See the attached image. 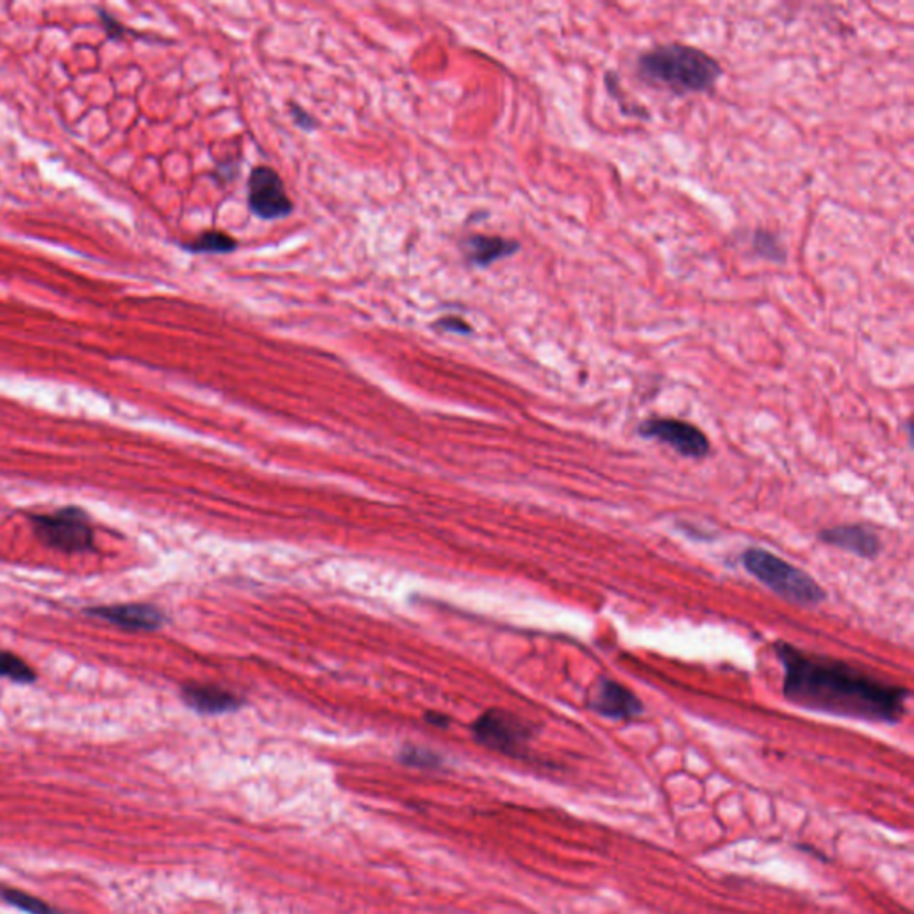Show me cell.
Here are the masks:
<instances>
[{
    "label": "cell",
    "instance_id": "cell-9",
    "mask_svg": "<svg viewBox=\"0 0 914 914\" xmlns=\"http://www.w3.org/2000/svg\"><path fill=\"white\" fill-rule=\"evenodd\" d=\"M89 616L103 619L126 631H158L164 625V614L154 605L120 604L103 605L88 610Z\"/></svg>",
    "mask_w": 914,
    "mask_h": 914
},
{
    "label": "cell",
    "instance_id": "cell-15",
    "mask_svg": "<svg viewBox=\"0 0 914 914\" xmlns=\"http://www.w3.org/2000/svg\"><path fill=\"white\" fill-rule=\"evenodd\" d=\"M0 677L20 682V685H31L36 680V671L17 654L0 650Z\"/></svg>",
    "mask_w": 914,
    "mask_h": 914
},
{
    "label": "cell",
    "instance_id": "cell-11",
    "mask_svg": "<svg viewBox=\"0 0 914 914\" xmlns=\"http://www.w3.org/2000/svg\"><path fill=\"white\" fill-rule=\"evenodd\" d=\"M464 258L475 267H490L498 259L509 258L520 250V245L502 236L472 235L461 241Z\"/></svg>",
    "mask_w": 914,
    "mask_h": 914
},
{
    "label": "cell",
    "instance_id": "cell-16",
    "mask_svg": "<svg viewBox=\"0 0 914 914\" xmlns=\"http://www.w3.org/2000/svg\"><path fill=\"white\" fill-rule=\"evenodd\" d=\"M402 761L404 763L413 764V766H423V768L437 766V764L440 763L438 755L431 754V752L422 751V749H408V751L402 754Z\"/></svg>",
    "mask_w": 914,
    "mask_h": 914
},
{
    "label": "cell",
    "instance_id": "cell-7",
    "mask_svg": "<svg viewBox=\"0 0 914 914\" xmlns=\"http://www.w3.org/2000/svg\"><path fill=\"white\" fill-rule=\"evenodd\" d=\"M250 212L264 221L284 218L293 212L281 175L270 166H256L249 178Z\"/></svg>",
    "mask_w": 914,
    "mask_h": 914
},
{
    "label": "cell",
    "instance_id": "cell-2",
    "mask_svg": "<svg viewBox=\"0 0 914 914\" xmlns=\"http://www.w3.org/2000/svg\"><path fill=\"white\" fill-rule=\"evenodd\" d=\"M642 79L674 94H703L722 77V66L708 52L682 43L652 49L638 60Z\"/></svg>",
    "mask_w": 914,
    "mask_h": 914
},
{
    "label": "cell",
    "instance_id": "cell-4",
    "mask_svg": "<svg viewBox=\"0 0 914 914\" xmlns=\"http://www.w3.org/2000/svg\"><path fill=\"white\" fill-rule=\"evenodd\" d=\"M34 535L43 545L66 553L95 549L94 527L80 507L68 506L52 513L31 515Z\"/></svg>",
    "mask_w": 914,
    "mask_h": 914
},
{
    "label": "cell",
    "instance_id": "cell-12",
    "mask_svg": "<svg viewBox=\"0 0 914 914\" xmlns=\"http://www.w3.org/2000/svg\"><path fill=\"white\" fill-rule=\"evenodd\" d=\"M183 700L189 708L202 714H222L241 706L238 697L216 686L189 685L183 688Z\"/></svg>",
    "mask_w": 914,
    "mask_h": 914
},
{
    "label": "cell",
    "instance_id": "cell-8",
    "mask_svg": "<svg viewBox=\"0 0 914 914\" xmlns=\"http://www.w3.org/2000/svg\"><path fill=\"white\" fill-rule=\"evenodd\" d=\"M588 708L593 713L616 722H631L642 717L645 711L642 700L631 689L607 677L596 680Z\"/></svg>",
    "mask_w": 914,
    "mask_h": 914
},
{
    "label": "cell",
    "instance_id": "cell-20",
    "mask_svg": "<svg viewBox=\"0 0 914 914\" xmlns=\"http://www.w3.org/2000/svg\"><path fill=\"white\" fill-rule=\"evenodd\" d=\"M437 327L443 329V331H449V333H472V327H470L464 320L458 319V316H445V319L438 320Z\"/></svg>",
    "mask_w": 914,
    "mask_h": 914
},
{
    "label": "cell",
    "instance_id": "cell-5",
    "mask_svg": "<svg viewBox=\"0 0 914 914\" xmlns=\"http://www.w3.org/2000/svg\"><path fill=\"white\" fill-rule=\"evenodd\" d=\"M474 734L481 745L502 754L520 757L526 754L527 745L535 736V729L524 718L516 717L509 711L490 709L483 717L477 718Z\"/></svg>",
    "mask_w": 914,
    "mask_h": 914
},
{
    "label": "cell",
    "instance_id": "cell-10",
    "mask_svg": "<svg viewBox=\"0 0 914 914\" xmlns=\"http://www.w3.org/2000/svg\"><path fill=\"white\" fill-rule=\"evenodd\" d=\"M820 541L830 547L853 553L858 558L875 559L882 550V541L872 527L863 526H838L821 530Z\"/></svg>",
    "mask_w": 914,
    "mask_h": 914
},
{
    "label": "cell",
    "instance_id": "cell-14",
    "mask_svg": "<svg viewBox=\"0 0 914 914\" xmlns=\"http://www.w3.org/2000/svg\"><path fill=\"white\" fill-rule=\"evenodd\" d=\"M0 896L4 899L8 904L19 907L28 914H62L54 910L47 902L40 901L36 896L29 895L25 891L14 890V888H0Z\"/></svg>",
    "mask_w": 914,
    "mask_h": 914
},
{
    "label": "cell",
    "instance_id": "cell-19",
    "mask_svg": "<svg viewBox=\"0 0 914 914\" xmlns=\"http://www.w3.org/2000/svg\"><path fill=\"white\" fill-rule=\"evenodd\" d=\"M290 111L291 117H293V120H295L297 126L301 127V129H304V131H314V129H316V126H319V123H316V120H314V118L311 117V115L308 114V111H304V109H302L301 106H299V104L291 103Z\"/></svg>",
    "mask_w": 914,
    "mask_h": 914
},
{
    "label": "cell",
    "instance_id": "cell-21",
    "mask_svg": "<svg viewBox=\"0 0 914 914\" xmlns=\"http://www.w3.org/2000/svg\"><path fill=\"white\" fill-rule=\"evenodd\" d=\"M427 720H429V723H432V725H449V718L440 717V714H427Z\"/></svg>",
    "mask_w": 914,
    "mask_h": 914
},
{
    "label": "cell",
    "instance_id": "cell-13",
    "mask_svg": "<svg viewBox=\"0 0 914 914\" xmlns=\"http://www.w3.org/2000/svg\"><path fill=\"white\" fill-rule=\"evenodd\" d=\"M183 249L192 254H230L238 249V241L222 230H206L184 244Z\"/></svg>",
    "mask_w": 914,
    "mask_h": 914
},
{
    "label": "cell",
    "instance_id": "cell-18",
    "mask_svg": "<svg viewBox=\"0 0 914 914\" xmlns=\"http://www.w3.org/2000/svg\"><path fill=\"white\" fill-rule=\"evenodd\" d=\"M763 238L766 239V241H763V239L760 238V235L755 233L754 244H764V247H757V252H760L761 256L768 259H777L778 256H783V249L778 247L774 236L770 235V233H763Z\"/></svg>",
    "mask_w": 914,
    "mask_h": 914
},
{
    "label": "cell",
    "instance_id": "cell-17",
    "mask_svg": "<svg viewBox=\"0 0 914 914\" xmlns=\"http://www.w3.org/2000/svg\"><path fill=\"white\" fill-rule=\"evenodd\" d=\"M99 20L100 24H103L104 31L108 34L109 39L111 40H122L123 36L127 34V29L123 28L117 19H115L114 14H109L108 11L100 10L99 11Z\"/></svg>",
    "mask_w": 914,
    "mask_h": 914
},
{
    "label": "cell",
    "instance_id": "cell-6",
    "mask_svg": "<svg viewBox=\"0 0 914 914\" xmlns=\"http://www.w3.org/2000/svg\"><path fill=\"white\" fill-rule=\"evenodd\" d=\"M638 434L647 440L662 441L688 460H702L711 451V443L702 429L677 418H648L639 423Z\"/></svg>",
    "mask_w": 914,
    "mask_h": 914
},
{
    "label": "cell",
    "instance_id": "cell-1",
    "mask_svg": "<svg viewBox=\"0 0 914 914\" xmlns=\"http://www.w3.org/2000/svg\"><path fill=\"white\" fill-rule=\"evenodd\" d=\"M775 656L783 666L784 699L798 708L861 722H902L911 691L859 666L778 642Z\"/></svg>",
    "mask_w": 914,
    "mask_h": 914
},
{
    "label": "cell",
    "instance_id": "cell-3",
    "mask_svg": "<svg viewBox=\"0 0 914 914\" xmlns=\"http://www.w3.org/2000/svg\"><path fill=\"white\" fill-rule=\"evenodd\" d=\"M741 564L761 584L789 604L816 607L827 601L826 590L806 570L784 561L768 550H745L741 556Z\"/></svg>",
    "mask_w": 914,
    "mask_h": 914
}]
</instances>
